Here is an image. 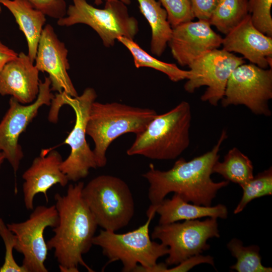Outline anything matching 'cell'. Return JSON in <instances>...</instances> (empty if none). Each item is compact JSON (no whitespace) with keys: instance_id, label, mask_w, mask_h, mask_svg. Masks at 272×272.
<instances>
[{"instance_id":"1","label":"cell","mask_w":272,"mask_h":272,"mask_svg":"<svg viewBox=\"0 0 272 272\" xmlns=\"http://www.w3.org/2000/svg\"><path fill=\"white\" fill-rule=\"evenodd\" d=\"M227 137L224 129L211 151L189 161L180 158L168 170L157 169L150 164L143 176L149 183L148 198L151 205H158L173 192L187 202L211 206L218 191L229 183L227 180L216 182L211 178L213 166L220 158V147Z\"/></svg>"},{"instance_id":"2","label":"cell","mask_w":272,"mask_h":272,"mask_svg":"<svg viewBox=\"0 0 272 272\" xmlns=\"http://www.w3.org/2000/svg\"><path fill=\"white\" fill-rule=\"evenodd\" d=\"M83 182L68 186L65 195L56 193L55 207L58 216L54 236L47 242L49 250H54V256L62 272H78V266L94 271L84 261L83 255L93 245L97 227L96 221L82 195Z\"/></svg>"},{"instance_id":"3","label":"cell","mask_w":272,"mask_h":272,"mask_svg":"<svg viewBox=\"0 0 272 272\" xmlns=\"http://www.w3.org/2000/svg\"><path fill=\"white\" fill-rule=\"evenodd\" d=\"M191 121L190 105L182 101L169 111L157 114L143 131L136 134L127 155L158 160L177 158L189 146Z\"/></svg>"},{"instance_id":"4","label":"cell","mask_w":272,"mask_h":272,"mask_svg":"<svg viewBox=\"0 0 272 272\" xmlns=\"http://www.w3.org/2000/svg\"><path fill=\"white\" fill-rule=\"evenodd\" d=\"M157 114L148 108L94 101L90 110L86 134L94 143L93 151L97 167L106 165V153L113 141L126 133L142 132Z\"/></svg>"},{"instance_id":"5","label":"cell","mask_w":272,"mask_h":272,"mask_svg":"<svg viewBox=\"0 0 272 272\" xmlns=\"http://www.w3.org/2000/svg\"><path fill=\"white\" fill-rule=\"evenodd\" d=\"M156 207L151 205L147 211L148 219L138 228L124 233L100 230L93 239V245L101 248L108 259L107 263L120 260L123 272H143L157 264L161 257L167 255L168 247L153 241L149 227L156 214Z\"/></svg>"},{"instance_id":"6","label":"cell","mask_w":272,"mask_h":272,"mask_svg":"<svg viewBox=\"0 0 272 272\" xmlns=\"http://www.w3.org/2000/svg\"><path fill=\"white\" fill-rule=\"evenodd\" d=\"M97 96L95 90L88 87L80 96L75 97L64 93H57L50 104L48 120L51 122L58 121L59 109L64 105L70 106L75 113V125L64 142L70 147V154L60 165L61 171L69 181L77 182L84 178L89 174L90 169L97 167L93 151L86 139L90 110Z\"/></svg>"},{"instance_id":"7","label":"cell","mask_w":272,"mask_h":272,"mask_svg":"<svg viewBox=\"0 0 272 272\" xmlns=\"http://www.w3.org/2000/svg\"><path fill=\"white\" fill-rule=\"evenodd\" d=\"M82 195L98 226L116 232L126 227L134 214V202L127 184L121 178L101 175L84 186Z\"/></svg>"},{"instance_id":"8","label":"cell","mask_w":272,"mask_h":272,"mask_svg":"<svg viewBox=\"0 0 272 272\" xmlns=\"http://www.w3.org/2000/svg\"><path fill=\"white\" fill-rule=\"evenodd\" d=\"M66 15L57 19L60 26L86 24L98 34L106 47L114 45L119 37L133 39L138 32L137 20L129 15L126 5L119 1L106 2L103 9L95 8L86 0H72Z\"/></svg>"},{"instance_id":"9","label":"cell","mask_w":272,"mask_h":272,"mask_svg":"<svg viewBox=\"0 0 272 272\" xmlns=\"http://www.w3.org/2000/svg\"><path fill=\"white\" fill-rule=\"evenodd\" d=\"M220 236L217 219L185 220L155 226L151 234L168 247L167 265H177L187 258L208 250L207 241Z\"/></svg>"},{"instance_id":"10","label":"cell","mask_w":272,"mask_h":272,"mask_svg":"<svg viewBox=\"0 0 272 272\" xmlns=\"http://www.w3.org/2000/svg\"><path fill=\"white\" fill-rule=\"evenodd\" d=\"M271 98V69L244 63L232 72L221 102L224 107L242 105L255 114L270 116L268 103Z\"/></svg>"},{"instance_id":"11","label":"cell","mask_w":272,"mask_h":272,"mask_svg":"<svg viewBox=\"0 0 272 272\" xmlns=\"http://www.w3.org/2000/svg\"><path fill=\"white\" fill-rule=\"evenodd\" d=\"M245 63L243 57L223 49H215L201 55L189 66L190 72L184 85L188 93L207 86L200 99L217 106L223 99L228 81L234 70Z\"/></svg>"},{"instance_id":"12","label":"cell","mask_w":272,"mask_h":272,"mask_svg":"<svg viewBox=\"0 0 272 272\" xmlns=\"http://www.w3.org/2000/svg\"><path fill=\"white\" fill-rule=\"evenodd\" d=\"M58 222V213L54 205L49 207L38 206L26 221L7 225L16 235L15 249L23 255L22 266L26 272L48 271L44 265L48 249L44 231L47 227H55Z\"/></svg>"},{"instance_id":"13","label":"cell","mask_w":272,"mask_h":272,"mask_svg":"<svg viewBox=\"0 0 272 272\" xmlns=\"http://www.w3.org/2000/svg\"><path fill=\"white\" fill-rule=\"evenodd\" d=\"M51 82L48 77L41 81L36 99L32 103L23 104L11 97L9 108L0 122V152L12 166L15 174L19 169L24 157L19 144L20 135L27 127L43 105H50L55 95L51 92Z\"/></svg>"},{"instance_id":"14","label":"cell","mask_w":272,"mask_h":272,"mask_svg":"<svg viewBox=\"0 0 272 272\" xmlns=\"http://www.w3.org/2000/svg\"><path fill=\"white\" fill-rule=\"evenodd\" d=\"M67 54L64 43L58 38L52 26L45 25L39 41L35 65L39 72L48 74L51 91L75 97L78 95L67 73L70 68Z\"/></svg>"},{"instance_id":"15","label":"cell","mask_w":272,"mask_h":272,"mask_svg":"<svg viewBox=\"0 0 272 272\" xmlns=\"http://www.w3.org/2000/svg\"><path fill=\"white\" fill-rule=\"evenodd\" d=\"M223 38L209 21L198 20L172 28L168 43L173 58L181 66H189L197 58L222 45Z\"/></svg>"},{"instance_id":"16","label":"cell","mask_w":272,"mask_h":272,"mask_svg":"<svg viewBox=\"0 0 272 272\" xmlns=\"http://www.w3.org/2000/svg\"><path fill=\"white\" fill-rule=\"evenodd\" d=\"M62 161L60 154L53 150H42L31 165L23 173L22 178L24 201L28 210L34 209V198L38 193H43L48 201L47 191L53 185L59 184L65 186L69 181L60 169Z\"/></svg>"},{"instance_id":"17","label":"cell","mask_w":272,"mask_h":272,"mask_svg":"<svg viewBox=\"0 0 272 272\" xmlns=\"http://www.w3.org/2000/svg\"><path fill=\"white\" fill-rule=\"evenodd\" d=\"M223 38V49L242 54L262 69L272 66V37L258 30L252 24L250 16L246 18Z\"/></svg>"},{"instance_id":"18","label":"cell","mask_w":272,"mask_h":272,"mask_svg":"<svg viewBox=\"0 0 272 272\" xmlns=\"http://www.w3.org/2000/svg\"><path fill=\"white\" fill-rule=\"evenodd\" d=\"M39 71L23 52L0 71V95H10L23 104L33 103L39 91Z\"/></svg>"},{"instance_id":"19","label":"cell","mask_w":272,"mask_h":272,"mask_svg":"<svg viewBox=\"0 0 272 272\" xmlns=\"http://www.w3.org/2000/svg\"><path fill=\"white\" fill-rule=\"evenodd\" d=\"M155 206L156 213L160 216L159 224L196 220L203 217L225 219L228 214L227 208L224 205L204 206L190 204L176 193L171 198H165Z\"/></svg>"},{"instance_id":"20","label":"cell","mask_w":272,"mask_h":272,"mask_svg":"<svg viewBox=\"0 0 272 272\" xmlns=\"http://www.w3.org/2000/svg\"><path fill=\"white\" fill-rule=\"evenodd\" d=\"M0 4L7 8L15 18L19 29L25 36L28 55L34 62L39 41L46 20L45 15L34 8L27 0H0Z\"/></svg>"},{"instance_id":"21","label":"cell","mask_w":272,"mask_h":272,"mask_svg":"<svg viewBox=\"0 0 272 272\" xmlns=\"http://www.w3.org/2000/svg\"><path fill=\"white\" fill-rule=\"evenodd\" d=\"M137 1L141 13L151 29V51L160 56L165 50L172 33L167 12L157 0Z\"/></svg>"},{"instance_id":"22","label":"cell","mask_w":272,"mask_h":272,"mask_svg":"<svg viewBox=\"0 0 272 272\" xmlns=\"http://www.w3.org/2000/svg\"><path fill=\"white\" fill-rule=\"evenodd\" d=\"M213 173H218L227 181L242 187L254 176L253 166L246 155L234 147L224 156L222 162L218 160L215 163Z\"/></svg>"},{"instance_id":"23","label":"cell","mask_w":272,"mask_h":272,"mask_svg":"<svg viewBox=\"0 0 272 272\" xmlns=\"http://www.w3.org/2000/svg\"><path fill=\"white\" fill-rule=\"evenodd\" d=\"M248 14V0H219L209 22L226 35Z\"/></svg>"},{"instance_id":"24","label":"cell","mask_w":272,"mask_h":272,"mask_svg":"<svg viewBox=\"0 0 272 272\" xmlns=\"http://www.w3.org/2000/svg\"><path fill=\"white\" fill-rule=\"evenodd\" d=\"M117 40L123 44L130 51L137 68L147 67L152 68L166 75L174 82L187 79L190 74L189 70L179 69L176 64L161 61L143 49L132 39L119 37Z\"/></svg>"},{"instance_id":"25","label":"cell","mask_w":272,"mask_h":272,"mask_svg":"<svg viewBox=\"0 0 272 272\" xmlns=\"http://www.w3.org/2000/svg\"><path fill=\"white\" fill-rule=\"evenodd\" d=\"M227 247L237 261L230 267L238 272H271L272 268L264 266L261 263L258 246H245L240 240L234 238Z\"/></svg>"},{"instance_id":"26","label":"cell","mask_w":272,"mask_h":272,"mask_svg":"<svg viewBox=\"0 0 272 272\" xmlns=\"http://www.w3.org/2000/svg\"><path fill=\"white\" fill-rule=\"evenodd\" d=\"M241 187L243 194L234 211L235 214L241 212L252 200L272 194L271 167L254 176Z\"/></svg>"},{"instance_id":"27","label":"cell","mask_w":272,"mask_h":272,"mask_svg":"<svg viewBox=\"0 0 272 272\" xmlns=\"http://www.w3.org/2000/svg\"><path fill=\"white\" fill-rule=\"evenodd\" d=\"M249 14L253 25L263 34L272 37V0H248Z\"/></svg>"},{"instance_id":"28","label":"cell","mask_w":272,"mask_h":272,"mask_svg":"<svg viewBox=\"0 0 272 272\" xmlns=\"http://www.w3.org/2000/svg\"><path fill=\"white\" fill-rule=\"evenodd\" d=\"M166 10L168 20L173 28L194 19L189 0H158Z\"/></svg>"},{"instance_id":"29","label":"cell","mask_w":272,"mask_h":272,"mask_svg":"<svg viewBox=\"0 0 272 272\" xmlns=\"http://www.w3.org/2000/svg\"><path fill=\"white\" fill-rule=\"evenodd\" d=\"M0 236L6 248L5 260L0 272H26L22 265H18L13 256V251L16 244V235L8 228L0 218Z\"/></svg>"},{"instance_id":"30","label":"cell","mask_w":272,"mask_h":272,"mask_svg":"<svg viewBox=\"0 0 272 272\" xmlns=\"http://www.w3.org/2000/svg\"><path fill=\"white\" fill-rule=\"evenodd\" d=\"M37 10L45 16L55 19L64 17L66 13V4L64 0H27Z\"/></svg>"},{"instance_id":"31","label":"cell","mask_w":272,"mask_h":272,"mask_svg":"<svg viewBox=\"0 0 272 272\" xmlns=\"http://www.w3.org/2000/svg\"><path fill=\"white\" fill-rule=\"evenodd\" d=\"M200 263H208L213 266L215 265L214 258L212 256L210 255L203 256L200 254L187 258L173 268H168L167 265H165L161 268L160 272L187 271L194 266Z\"/></svg>"},{"instance_id":"32","label":"cell","mask_w":272,"mask_h":272,"mask_svg":"<svg viewBox=\"0 0 272 272\" xmlns=\"http://www.w3.org/2000/svg\"><path fill=\"white\" fill-rule=\"evenodd\" d=\"M195 18L209 21L219 0H189Z\"/></svg>"},{"instance_id":"33","label":"cell","mask_w":272,"mask_h":272,"mask_svg":"<svg viewBox=\"0 0 272 272\" xmlns=\"http://www.w3.org/2000/svg\"><path fill=\"white\" fill-rule=\"evenodd\" d=\"M18 53L0 41V71L10 61L15 59Z\"/></svg>"},{"instance_id":"34","label":"cell","mask_w":272,"mask_h":272,"mask_svg":"<svg viewBox=\"0 0 272 272\" xmlns=\"http://www.w3.org/2000/svg\"><path fill=\"white\" fill-rule=\"evenodd\" d=\"M103 1H105V2L119 1L126 5H129L131 2L130 0H94V2L96 5L99 6L102 4Z\"/></svg>"},{"instance_id":"35","label":"cell","mask_w":272,"mask_h":272,"mask_svg":"<svg viewBox=\"0 0 272 272\" xmlns=\"http://www.w3.org/2000/svg\"><path fill=\"white\" fill-rule=\"evenodd\" d=\"M5 159H6V158L4 153L2 152H0V168Z\"/></svg>"},{"instance_id":"36","label":"cell","mask_w":272,"mask_h":272,"mask_svg":"<svg viewBox=\"0 0 272 272\" xmlns=\"http://www.w3.org/2000/svg\"><path fill=\"white\" fill-rule=\"evenodd\" d=\"M1 4H0V13L2 12V7H1Z\"/></svg>"}]
</instances>
